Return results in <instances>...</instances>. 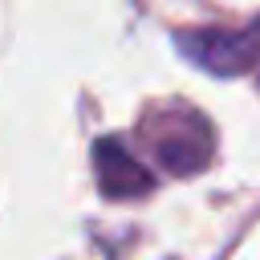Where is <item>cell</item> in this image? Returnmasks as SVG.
Listing matches in <instances>:
<instances>
[{"label":"cell","instance_id":"6da1fadb","mask_svg":"<svg viewBox=\"0 0 260 260\" xmlns=\"http://www.w3.org/2000/svg\"><path fill=\"white\" fill-rule=\"evenodd\" d=\"M211 146H215L211 126L187 106H175V110L150 118V150L171 175L203 171L207 158H211Z\"/></svg>","mask_w":260,"mask_h":260},{"label":"cell","instance_id":"7a4b0ae2","mask_svg":"<svg viewBox=\"0 0 260 260\" xmlns=\"http://www.w3.org/2000/svg\"><path fill=\"white\" fill-rule=\"evenodd\" d=\"M179 49L199 69H211L219 77H236V73H244V69H252L260 61V28H248V32L199 28V32H183Z\"/></svg>","mask_w":260,"mask_h":260},{"label":"cell","instance_id":"3957f363","mask_svg":"<svg viewBox=\"0 0 260 260\" xmlns=\"http://www.w3.org/2000/svg\"><path fill=\"white\" fill-rule=\"evenodd\" d=\"M93 171H98V187L106 199H138L154 187L150 171L126 150L122 138H98L93 146Z\"/></svg>","mask_w":260,"mask_h":260}]
</instances>
